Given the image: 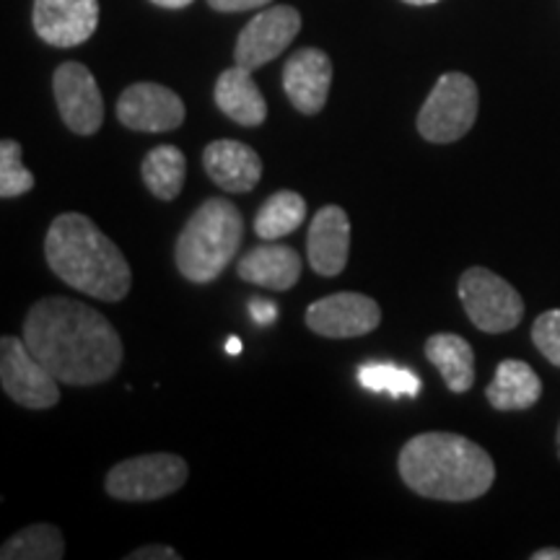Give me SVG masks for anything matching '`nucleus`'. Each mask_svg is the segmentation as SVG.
Segmentation results:
<instances>
[{
	"mask_svg": "<svg viewBox=\"0 0 560 560\" xmlns=\"http://www.w3.org/2000/svg\"><path fill=\"white\" fill-rule=\"evenodd\" d=\"M202 166L208 177L223 192H249L262 177V161L257 151L240 140H213L202 151Z\"/></svg>",
	"mask_w": 560,
	"mask_h": 560,
	"instance_id": "obj_16",
	"label": "nucleus"
},
{
	"mask_svg": "<svg viewBox=\"0 0 560 560\" xmlns=\"http://www.w3.org/2000/svg\"><path fill=\"white\" fill-rule=\"evenodd\" d=\"M240 278L270 291H289L301 278V257L289 244H260L240 260Z\"/></svg>",
	"mask_w": 560,
	"mask_h": 560,
	"instance_id": "obj_17",
	"label": "nucleus"
},
{
	"mask_svg": "<svg viewBox=\"0 0 560 560\" xmlns=\"http://www.w3.org/2000/svg\"><path fill=\"white\" fill-rule=\"evenodd\" d=\"M24 340L60 384L91 387L117 374L122 340L94 306L66 296L37 301L26 314Z\"/></svg>",
	"mask_w": 560,
	"mask_h": 560,
	"instance_id": "obj_1",
	"label": "nucleus"
},
{
	"mask_svg": "<svg viewBox=\"0 0 560 560\" xmlns=\"http://www.w3.org/2000/svg\"><path fill=\"white\" fill-rule=\"evenodd\" d=\"M242 240L244 221L240 208L226 198H210L182 229L174 249L177 268L192 283H213L231 260H236Z\"/></svg>",
	"mask_w": 560,
	"mask_h": 560,
	"instance_id": "obj_4",
	"label": "nucleus"
},
{
	"mask_svg": "<svg viewBox=\"0 0 560 560\" xmlns=\"http://www.w3.org/2000/svg\"><path fill=\"white\" fill-rule=\"evenodd\" d=\"M532 560H560V550L558 548H545L532 552Z\"/></svg>",
	"mask_w": 560,
	"mask_h": 560,
	"instance_id": "obj_31",
	"label": "nucleus"
},
{
	"mask_svg": "<svg viewBox=\"0 0 560 560\" xmlns=\"http://www.w3.org/2000/svg\"><path fill=\"white\" fill-rule=\"evenodd\" d=\"M187 482V462L177 454H143L107 472V493L117 501H159Z\"/></svg>",
	"mask_w": 560,
	"mask_h": 560,
	"instance_id": "obj_7",
	"label": "nucleus"
},
{
	"mask_svg": "<svg viewBox=\"0 0 560 560\" xmlns=\"http://www.w3.org/2000/svg\"><path fill=\"white\" fill-rule=\"evenodd\" d=\"M402 3H408V5H433V3H439V0H402Z\"/></svg>",
	"mask_w": 560,
	"mask_h": 560,
	"instance_id": "obj_33",
	"label": "nucleus"
},
{
	"mask_svg": "<svg viewBox=\"0 0 560 560\" xmlns=\"http://www.w3.org/2000/svg\"><path fill=\"white\" fill-rule=\"evenodd\" d=\"M34 190V174L21 161V143L5 138L0 143V198L11 200Z\"/></svg>",
	"mask_w": 560,
	"mask_h": 560,
	"instance_id": "obj_25",
	"label": "nucleus"
},
{
	"mask_svg": "<svg viewBox=\"0 0 560 560\" xmlns=\"http://www.w3.org/2000/svg\"><path fill=\"white\" fill-rule=\"evenodd\" d=\"M140 174H143L145 187H149L153 198L174 200L182 192V187H185L187 159L177 145H156V149L149 151V156L143 159Z\"/></svg>",
	"mask_w": 560,
	"mask_h": 560,
	"instance_id": "obj_21",
	"label": "nucleus"
},
{
	"mask_svg": "<svg viewBox=\"0 0 560 560\" xmlns=\"http://www.w3.org/2000/svg\"><path fill=\"white\" fill-rule=\"evenodd\" d=\"M306 219V202L299 192L280 190L270 195L268 200L262 202V208L257 210L255 219V231L260 240H283L296 231Z\"/></svg>",
	"mask_w": 560,
	"mask_h": 560,
	"instance_id": "obj_22",
	"label": "nucleus"
},
{
	"mask_svg": "<svg viewBox=\"0 0 560 560\" xmlns=\"http://www.w3.org/2000/svg\"><path fill=\"white\" fill-rule=\"evenodd\" d=\"M425 359L439 369L441 380L452 392H467L475 384V353L459 335L439 332L425 340Z\"/></svg>",
	"mask_w": 560,
	"mask_h": 560,
	"instance_id": "obj_20",
	"label": "nucleus"
},
{
	"mask_svg": "<svg viewBox=\"0 0 560 560\" xmlns=\"http://www.w3.org/2000/svg\"><path fill=\"white\" fill-rule=\"evenodd\" d=\"M128 560H179V552L170 545H145L125 556Z\"/></svg>",
	"mask_w": 560,
	"mask_h": 560,
	"instance_id": "obj_28",
	"label": "nucleus"
},
{
	"mask_svg": "<svg viewBox=\"0 0 560 560\" xmlns=\"http://www.w3.org/2000/svg\"><path fill=\"white\" fill-rule=\"evenodd\" d=\"M350 252V219L340 206H325L312 219L306 257L317 276L335 278L346 270Z\"/></svg>",
	"mask_w": 560,
	"mask_h": 560,
	"instance_id": "obj_15",
	"label": "nucleus"
},
{
	"mask_svg": "<svg viewBox=\"0 0 560 560\" xmlns=\"http://www.w3.org/2000/svg\"><path fill=\"white\" fill-rule=\"evenodd\" d=\"M153 5H159V9H170V11H179V9H187V5L195 3V0H151Z\"/></svg>",
	"mask_w": 560,
	"mask_h": 560,
	"instance_id": "obj_30",
	"label": "nucleus"
},
{
	"mask_svg": "<svg viewBox=\"0 0 560 560\" xmlns=\"http://www.w3.org/2000/svg\"><path fill=\"white\" fill-rule=\"evenodd\" d=\"M359 382L363 389L376 392V395H389L392 400L420 395V380L416 371L400 369L395 363H366V366L359 369Z\"/></svg>",
	"mask_w": 560,
	"mask_h": 560,
	"instance_id": "obj_24",
	"label": "nucleus"
},
{
	"mask_svg": "<svg viewBox=\"0 0 560 560\" xmlns=\"http://www.w3.org/2000/svg\"><path fill=\"white\" fill-rule=\"evenodd\" d=\"M249 317H252V322H257V325H262V327L272 325V322L278 319L276 301H270V299H249Z\"/></svg>",
	"mask_w": 560,
	"mask_h": 560,
	"instance_id": "obj_27",
	"label": "nucleus"
},
{
	"mask_svg": "<svg viewBox=\"0 0 560 560\" xmlns=\"http://www.w3.org/2000/svg\"><path fill=\"white\" fill-rule=\"evenodd\" d=\"M215 104L229 120L244 125V128H257L268 120V104L257 89L252 70L236 66L223 70L215 83Z\"/></svg>",
	"mask_w": 560,
	"mask_h": 560,
	"instance_id": "obj_18",
	"label": "nucleus"
},
{
	"mask_svg": "<svg viewBox=\"0 0 560 560\" xmlns=\"http://www.w3.org/2000/svg\"><path fill=\"white\" fill-rule=\"evenodd\" d=\"M486 397L495 410H527L542 397V382L529 363L506 359L495 369Z\"/></svg>",
	"mask_w": 560,
	"mask_h": 560,
	"instance_id": "obj_19",
	"label": "nucleus"
},
{
	"mask_svg": "<svg viewBox=\"0 0 560 560\" xmlns=\"http://www.w3.org/2000/svg\"><path fill=\"white\" fill-rule=\"evenodd\" d=\"M226 353L229 355H240L242 353V340L240 338H229L226 340Z\"/></svg>",
	"mask_w": 560,
	"mask_h": 560,
	"instance_id": "obj_32",
	"label": "nucleus"
},
{
	"mask_svg": "<svg viewBox=\"0 0 560 560\" xmlns=\"http://www.w3.org/2000/svg\"><path fill=\"white\" fill-rule=\"evenodd\" d=\"M32 24L47 45L79 47L100 26V0H34Z\"/></svg>",
	"mask_w": 560,
	"mask_h": 560,
	"instance_id": "obj_12",
	"label": "nucleus"
},
{
	"mask_svg": "<svg viewBox=\"0 0 560 560\" xmlns=\"http://www.w3.org/2000/svg\"><path fill=\"white\" fill-rule=\"evenodd\" d=\"M478 86L465 73H444L418 115V132L429 143H454L478 120Z\"/></svg>",
	"mask_w": 560,
	"mask_h": 560,
	"instance_id": "obj_5",
	"label": "nucleus"
},
{
	"mask_svg": "<svg viewBox=\"0 0 560 560\" xmlns=\"http://www.w3.org/2000/svg\"><path fill=\"white\" fill-rule=\"evenodd\" d=\"M299 32L301 13L293 5H272L268 11H260L240 32L234 50L236 66L247 70L268 66L296 39Z\"/></svg>",
	"mask_w": 560,
	"mask_h": 560,
	"instance_id": "obj_11",
	"label": "nucleus"
},
{
	"mask_svg": "<svg viewBox=\"0 0 560 560\" xmlns=\"http://www.w3.org/2000/svg\"><path fill=\"white\" fill-rule=\"evenodd\" d=\"M272 3V0H208V5L213 11L221 13H240V11H252L262 9V5Z\"/></svg>",
	"mask_w": 560,
	"mask_h": 560,
	"instance_id": "obj_29",
	"label": "nucleus"
},
{
	"mask_svg": "<svg viewBox=\"0 0 560 560\" xmlns=\"http://www.w3.org/2000/svg\"><path fill=\"white\" fill-rule=\"evenodd\" d=\"M332 86V60L317 47H304L285 60L283 89L293 109L301 115H317L327 104Z\"/></svg>",
	"mask_w": 560,
	"mask_h": 560,
	"instance_id": "obj_14",
	"label": "nucleus"
},
{
	"mask_svg": "<svg viewBox=\"0 0 560 560\" xmlns=\"http://www.w3.org/2000/svg\"><path fill=\"white\" fill-rule=\"evenodd\" d=\"M532 342L552 366H560V310H550L535 319Z\"/></svg>",
	"mask_w": 560,
	"mask_h": 560,
	"instance_id": "obj_26",
	"label": "nucleus"
},
{
	"mask_svg": "<svg viewBox=\"0 0 560 560\" xmlns=\"http://www.w3.org/2000/svg\"><path fill=\"white\" fill-rule=\"evenodd\" d=\"M556 444H558V457H560V425H558V436H556Z\"/></svg>",
	"mask_w": 560,
	"mask_h": 560,
	"instance_id": "obj_34",
	"label": "nucleus"
},
{
	"mask_svg": "<svg viewBox=\"0 0 560 560\" xmlns=\"http://www.w3.org/2000/svg\"><path fill=\"white\" fill-rule=\"evenodd\" d=\"M55 102L68 130L94 136L104 125V100L94 73L83 62H62L52 75Z\"/></svg>",
	"mask_w": 560,
	"mask_h": 560,
	"instance_id": "obj_9",
	"label": "nucleus"
},
{
	"mask_svg": "<svg viewBox=\"0 0 560 560\" xmlns=\"http://www.w3.org/2000/svg\"><path fill=\"white\" fill-rule=\"evenodd\" d=\"M382 322V310L371 296L342 291L325 296L306 310V327L330 340L363 338Z\"/></svg>",
	"mask_w": 560,
	"mask_h": 560,
	"instance_id": "obj_10",
	"label": "nucleus"
},
{
	"mask_svg": "<svg viewBox=\"0 0 560 560\" xmlns=\"http://www.w3.org/2000/svg\"><path fill=\"white\" fill-rule=\"evenodd\" d=\"M397 467L405 486L433 501H475L495 480V465L482 446L444 431L410 439Z\"/></svg>",
	"mask_w": 560,
	"mask_h": 560,
	"instance_id": "obj_2",
	"label": "nucleus"
},
{
	"mask_svg": "<svg viewBox=\"0 0 560 560\" xmlns=\"http://www.w3.org/2000/svg\"><path fill=\"white\" fill-rule=\"evenodd\" d=\"M66 556V537L55 524H32L3 542V560H60Z\"/></svg>",
	"mask_w": 560,
	"mask_h": 560,
	"instance_id": "obj_23",
	"label": "nucleus"
},
{
	"mask_svg": "<svg viewBox=\"0 0 560 560\" xmlns=\"http://www.w3.org/2000/svg\"><path fill=\"white\" fill-rule=\"evenodd\" d=\"M0 384L13 402L30 410H47L60 402V382L52 371L32 353L26 340L11 335L0 340Z\"/></svg>",
	"mask_w": 560,
	"mask_h": 560,
	"instance_id": "obj_8",
	"label": "nucleus"
},
{
	"mask_svg": "<svg viewBox=\"0 0 560 560\" xmlns=\"http://www.w3.org/2000/svg\"><path fill=\"white\" fill-rule=\"evenodd\" d=\"M185 115V102L161 83H132L117 100V120L138 132L177 130Z\"/></svg>",
	"mask_w": 560,
	"mask_h": 560,
	"instance_id": "obj_13",
	"label": "nucleus"
},
{
	"mask_svg": "<svg viewBox=\"0 0 560 560\" xmlns=\"http://www.w3.org/2000/svg\"><path fill=\"white\" fill-rule=\"evenodd\" d=\"M50 270L70 289L100 301H122L130 293L132 272L125 255L83 213H62L45 240Z\"/></svg>",
	"mask_w": 560,
	"mask_h": 560,
	"instance_id": "obj_3",
	"label": "nucleus"
},
{
	"mask_svg": "<svg viewBox=\"0 0 560 560\" xmlns=\"http://www.w3.org/2000/svg\"><path fill=\"white\" fill-rule=\"evenodd\" d=\"M459 299L467 317L482 332H509L524 317V301L520 291L488 268H470L462 272Z\"/></svg>",
	"mask_w": 560,
	"mask_h": 560,
	"instance_id": "obj_6",
	"label": "nucleus"
}]
</instances>
